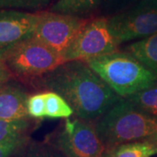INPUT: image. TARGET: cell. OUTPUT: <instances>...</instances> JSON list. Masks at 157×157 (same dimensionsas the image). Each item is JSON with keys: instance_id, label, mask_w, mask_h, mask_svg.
I'll use <instances>...</instances> for the list:
<instances>
[{"instance_id": "6da1fadb", "label": "cell", "mask_w": 157, "mask_h": 157, "mask_svg": "<svg viewBox=\"0 0 157 157\" xmlns=\"http://www.w3.org/2000/svg\"><path fill=\"white\" fill-rule=\"evenodd\" d=\"M53 92L69 104L77 118L96 121L121 98L84 61H67L30 85Z\"/></svg>"}, {"instance_id": "7a4b0ae2", "label": "cell", "mask_w": 157, "mask_h": 157, "mask_svg": "<svg viewBox=\"0 0 157 157\" xmlns=\"http://www.w3.org/2000/svg\"><path fill=\"white\" fill-rule=\"evenodd\" d=\"M100 139L107 150L132 143H157V117L152 116L127 99H121L94 121Z\"/></svg>"}, {"instance_id": "3957f363", "label": "cell", "mask_w": 157, "mask_h": 157, "mask_svg": "<svg viewBox=\"0 0 157 157\" xmlns=\"http://www.w3.org/2000/svg\"><path fill=\"white\" fill-rule=\"evenodd\" d=\"M86 63L122 99L146 89L157 80V74L125 51H117Z\"/></svg>"}, {"instance_id": "277c9868", "label": "cell", "mask_w": 157, "mask_h": 157, "mask_svg": "<svg viewBox=\"0 0 157 157\" xmlns=\"http://www.w3.org/2000/svg\"><path fill=\"white\" fill-rule=\"evenodd\" d=\"M3 60L16 80L29 86L66 62L59 53L34 37L15 46Z\"/></svg>"}, {"instance_id": "5b68a950", "label": "cell", "mask_w": 157, "mask_h": 157, "mask_svg": "<svg viewBox=\"0 0 157 157\" xmlns=\"http://www.w3.org/2000/svg\"><path fill=\"white\" fill-rule=\"evenodd\" d=\"M45 140L67 157H102L107 151L94 121L77 117L66 119Z\"/></svg>"}, {"instance_id": "8992f818", "label": "cell", "mask_w": 157, "mask_h": 157, "mask_svg": "<svg viewBox=\"0 0 157 157\" xmlns=\"http://www.w3.org/2000/svg\"><path fill=\"white\" fill-rule=\"evenodd\" d=\"M119 45L148 38L157 33V0H139L123 11L107 17Z\"/></svg>"}, {"instance_id": "52a82bcc", "label": "cell", "mask_w": 157, "mask_h": 157, "mask_svg": "<svg viewBox=\"0 0 157 157\" xmlns=\"http://www.w3.org/2000/svg\"><path fill=\"white\" fill-rule=\"evenodd\" d=\"M119 51V45L108 26L107 17H91L63 54L65 61L86 62Z\"/></svg>"}, {"instance_id": "ba28073f", "label": "cell", "mask_w": 157, "mask_h": 157, "mask_svg": "<svg viewBox=\"0 0 157 157\" xmlns=\"http://www.w3.org/2000/svg\"><path fill=\"white\" fill-rule=\"evenodd\" d=\"M39 14L33 37L62 57L89 19L49 11H39Z\"/></svg>"}, {"instance_id": "9c48e42d", "label": "cell", "mask_w": 157, "mask_h": 157, "mask_svg": "<svg viewBox=\"0 0 157 157\" xmlns=\"http://www.w3.org/2000/svg\"><path fill=\"white\" fill-rule=\"evenodd\" d=\"M39 19V11L0 10V59L23 41L33 37Z\"/></svg>"}, {"instance_id": "30bf717a", "label": "cell", "mask_w": 157, "mask_h": 157, "mask_svg": "<svg viewBox=\"0 0 157 157\" xmlns=\"http://www.w3.org/2000/svg\"><path fill=\"white\" fill-rule=\"evenodd\" d=\"M29 95L22 83L16 79L0 85V119L6 121L32 119L26 110Z\"/></svg>"}, {"instance_id": "8fae6325", "label": "cell", "mask_w": 157, "mask_h": 157, "mask_svg": "<svg viewBox=\"0 0 157 157\" xmlns=\"http://www.w3.org/2000/svg\"><path fill=\"white\" fill-rule=\"evenodd\" d=\"M37 120L25 119L6 121L0 119V145H21L30 138V134L37 128Z\"/></svg>"}, {"instance_id": "7c38bea8", "label": "cell", "mask_w": 157, "mask_h": 157, "mask_svg": "<svg viewBox=\"0 0 157 157\" xmlns=\"http://www.w3.org/2000/svg\"><path fill=\"white\" fill-rule=\"evenodd\" d=\"M124 51L157 74V33L148 38L129 44L124 47Z\"/></svg>"}, {"instance_id": "4fadbf2b", "label": "cell", "mask_w": 157, "mask_h": 157, "mask_svg": "<svg viewBox=\"0 0 157 157\" xmlns=\"http://www.w3.org/2000/svg\"><path fill=\"white\" fill-rule=\"evenodd\" d=\"M102 0H58L51 6L49 11L81 18L91 16L101 9Z\"/></svg>"}, {"instance_id": "5bb4252c", "label": "cell", "mask_w": 157, "mask_h": 157, "mask_svg": "<svg viewBox=\"0 0 157 157\" xmlns=\"http://www.w3.org/2000/svg\"><path fill=\"white\" fill-rule=\"evenodd\" d=\"M11 157H67L47 141L29 139L14 152Z\"/></svg>"}, {"instance_id": "9a60e30c", "label": "cell", "mask_w": 157, "mask_h": 157, "mask_svg": "<svg viewBox=\"0 0 157 157\" xmlns=\"http://www.w3.org/2000/svg\"><path fill=\"white\" fill-rule=\"evenodd\" d=\"M112 157H152L157 155V143L150 141L122 144L109 150Z\"/></svg>"}, {"instance_id": "2e32d148", "label": "cell", "mask_w": 157, "mask_h": 157, "mask_svg": "<svg viewBox=\"0 0 157 157\" xmlns=\"http://www.w3.org/2000/svg\"><path fill=\"white\" fill-rule=\"evenodd\" d=\"M45 117L50 119H68L74 113L72 107L56 93L45 91Z\"/></svg>"}, {"instance_id": "e0dca14e", "label": "cell", "mask_w": 157, "mask_h": 157, "mask_svg": "<svg viewBox=\"0 0 157 157\" xmlns=\"http://www.w3.org/2000/svg\"><path fill=\"white\" fill-rule=\"evenodd\" d=\"M125 99L128 100L142 111L157 117V80L146 89L141 90Z\"/></svg>"}, {"instance_id": "ac0fdd59", "label": "cell", "mask_w": 157, "mask_h": 157, "mask_svg": "<svg viewBox=\"0 0 157 157\" xmlns=\"http://www.w3.org/2000/svg\"><path fill=\"white\" fill-rule=\"evenodd\" d=\"M51 0H0V10L41 11Z\"/></svg>"}, {"instance_id": "d6986e66", "label": "cell", "mask_w": 157, "mask_h": 157, "mask_svg": "<svg viewBox=\"0 0 157 157\" xmlns=\"http://www.w3.org/2000/svg\"><path fill=\"white\" fill-rule=\"evenodd\" d=\"M26 110L29 117L33 120H43L45 118V92L30 94L26 101Z\"/></svg>"}, {"instance_id": "ffe728a7", "label": "cell", "mask_w": 157, "mask_h": 157, "mask_svg": "<svg viewBox=\"0 0 157 157\" xmlns=\"http://www.w3.org/2000/svg\"><path fill=\"white\" fill-rule=\"evenodd\" d=\"M137 0H102L101 11L105 14L104 17H111L120 13L127 8L133 6Z\"/></svg>"}, {"instance_id": "44dd1931", "label": "cell", "mask_w": 157, "mask_h": 157, "mask_svg": "<svg viewBox=\"0 0 157 157\" xmlns=\"http://www.w3.org/2000/svg\"><path fill=\"white\" fill-rule=\"evenodd\" d=\"M15 79L4 60L0 59V85Z\"/></svg>"}, {"instance_id": "7402d4cb", "label": "cell", "mask_w": 157, "mask_h": 157, "mask_svg": "<svg viewBox=\"0 0 157 157\" xmlns=\"http://www.w3.org/2000/svg\"><path fill=\"white\" fill-rule=\"evenodd\" d=\"M21 145H0V157H11Z\"/></svg>"}, {"instance_id": "603a6c76", "label": "cell", "mask_w": 157, "mask_h": 157, "mask_svg": "<svg viewBox=\"0 0 157 157\" xmlns=\"http://www.w3.org/2000/svg\"><path fill=\"white\" fill-rule=\"evenodd\" d=\"M102 157H112V155H111V153L109 152V150H107Z\"/></svg>"}]
</instances>
